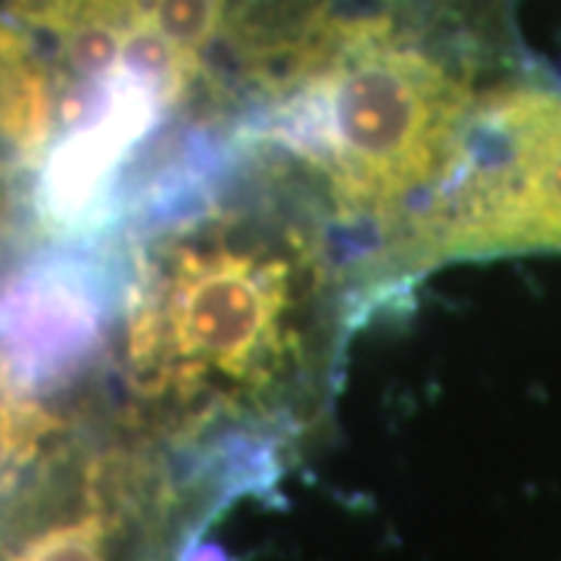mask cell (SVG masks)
<instances>
[{
  "label": "cell",
  "instance_id": "8992f818",
  "mask_svg": "<svg viewBox=\"0 0 561 561\" xmlns=\"http://www.w3.org/2000/svg\"><path fill=\"white\" fill-rule=\"evenodd\" d=\"M54 431L57 421L25 393L13 371L0 362V502L20 486L25 468Z\"/></svg>",
  "mask_w": 561,
  "mask_h": 561
},
{
  "label": "cell",
  "instance_id": "277c9868",
  "mask_svg": "<svg viewBox=\"0 0 561 561\" xmlns=\"http://www.w3.org/2000/svg\"><path fill=\"white\" fill-rule=\"evenodd\" d=\"M162 101L150 84L122 66L103 84L94 110L54 140L38 181V213L54 225L76 228L101 221V206L128 150L160 116Z\"/></svg>",
  "mask_w": 561,
  "mask_h": 561
},
{
  "label": "cell",
  "instance_id": "5b68a950",
  "mask_svg": "<svg viewBox=\"0 0 561 561\" xmlns=\"http://www.w3.org/2000/svg\"><path fill=\"white\" fill-rule=\"evenodd\" d=\"M101 312V284L88 265L35 262L0 297V362L22 387L54 378L98 341Z\"/></svg>",
  "mask_w": 561,
  "mask_h": 561
},
{
  "label": "cell",
  "instance_id": "7a4b0ae2",
  "mask_svg": "<svg viewBox=\"0 0 561 561\" xmlns=\"http://www.w3.org/2000/svg\"><path fill=\"white\" fill-rule=\"evenodd\" d=\"M468 91L378 28L343 41L284 113V140L316 162L346 213H397L453 165Z\"/></svg>",
  "mask_w": 561,
  "mask_h": 561
},
{
  "label": "cell",
  "instance_id": "6da1fadb",
  "mask_svg": "<svg viewBox=\"0 0 561 561\" xmlns=\"http://www.w3.org/2000/svg\"><path fill=\"white\" fill-rule=\"evenodd\" d=\"M300 253L243 228L197 225L144 268L128 359L153 397L241 402L272 387L297 350Z\"/></svg>",
  "mask_w": 561,
  "mask_h": 561
},
{
  "label": "cell",
  "instance_id": "52a82bcc",
  "mask_svg": "<svg viewBox=\"0 0 561 561\" xmlns=\"http://www.w3.org/2000/svg\"><path fill=\"white\" fill-rule=\"evenodd\" d=\"M225 0H157L153 25L191 54H203L219 35Z\"/></svg>",
  "mask_w": 561,
  "mask_h": 561
},
{
  "label": "cell",
  "instance_id": "3957f363",
  "mask_svg": "<svg viewBox=\"0 0 561 561\" xmlns=\"http://www.w3.org/2000/svg\"><path fill=\"white\" fill-rule=\"evenodd\" d=\"M409 231L412 262L561 250V94L508 88L471 106L453 165Z\"/></svg>",
  "mask_w": 561,
  "mask_h": 561
}]
</instances>
